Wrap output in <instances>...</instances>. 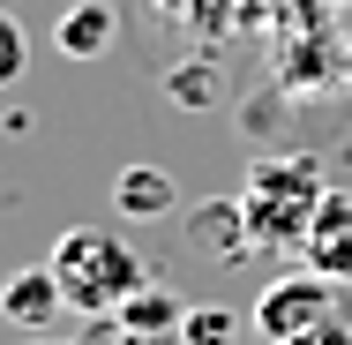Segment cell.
<instances>
[{
  "label": "cell",
  "instance_id": "obj_5",
  "mask_svg": "<svg viewBox=\"0 0 352 345\" xmlns=\"http://www.w3.org/2000/svg\"><path fill=\"white\" fill-rule=\"evenodd\" d=\"M300 255H307V271L338 278V285H352V196H322V210L307 218V240H300Z\"/></svg>",
  "mask_w": 352,
  "mask_h": 345
},
{
  "label": "cell",
  "instance_id": "obj_9",
  "mask_svg": "<svg viewBox=\"0 0 352 345\" xmlns=\"http://www.w3.org/2000/svg\"><path fill=\"white\" fill-rule=\"evenodd\" d=\"M180 345H240V315L217 308V300H203V308L180 315Z\"/></svg>",
  "mask_w": 352,
  "mask_h": 345
},
{
  "label": "cell",
  "instance_id": "obj_12",
  "mask_svg": "<svg viewBox=\"0 0 352 345\" xmlns=\"http://www.w3.org/2000/svg\"><path fill=\"white\" fill-rule=\"evenodd\" d=\"M285 345H352V308H338V315H322V323H307L300 338H285Z\"/></svg>",
  "mask_w": 352,
  "mask_h": 345
},
{
  "label": "cell",
  "instance_id": "obj_6",
  "mask_svg": "<svg viewBox=\"0 0 352 345\" xmlns=\"http://www.w3.org/2000/svg\"><path fill=\"white\" fill-rule=\"evenodd\" d=\"M180 210V188H173V173L165 165H120L113 173V218H128V225H165Z\"/></svg>",
  "mask_w": 352,
  "mask_h": 345
},
{
  "label": "cell",
  "instance_id": "obj_8",
  "mask_svg": "<svg viewBox=\"0 0 352 345\" xmlns=\"http://www.w3.org/2000/svg\"><path fill=\"white\" fill-rule=\"evenodd\" d=\"M180 315H188V308H180L165 285H150V278H142L128 300H120V331H128L135 345H157L165 331H180Z\"/></svg>",
  "mask_w": 352,
  "mask_h": 345
},
{
  "label": "cell",
  "instance_id": "obj_4",
  "mask_svg": "<svg viewBox=\"0 0 352 345\" xmlns=\"http://www.w3.org/2000/svg\"><path fill=\"white\" fill-rule=\"evenodd\" d=\"M68 308V293H60V278L53 263H30V271L0 278V315L23 331V338H38V331H53V315Z\"/></svg>",
  "mask_w": 352,
  "mask_h": 345
},
{
  "label": "cell",
  "instance_id": "obj_2",
  "mask_svg": "<svg viewBox=\"0 0 352 345\" xmlns=\"http://www.w3.org/2000/svg\"><path fill=\"white\" fill-rule=\"evenodd\" d=\"M45 263H53V278H60V293H68L75 315H120V300L150 278L142 255L113 233V225H68Z\"/></svg>",
  "mask_w": 352,
  "mask_h": 345
},
{
  "label": "cell",
  "instance_id": "obj_3",
  "mask_svg": "<svg viewBox=\"0 0 352 345\" xmlns=\"http://www.w3.org/2000/svg\"><path fill=\"white\" fill-rule=\"evenodd\" d=\"M338 308H345V285L300 263L292 278H270V285L255 293V315H248V323H255V331H263L270 345H285V338H300L307 323H322V315H338Z\"/></svg>",
  "mask_w": 352,
  "mask_h": 345
},
{
  "label": "cell",
  "instance_id": "obj_7",
  "mask_svg": "<svg viewBox=\"0 0 352 345\" xmlns=\"http://www.w3.org/2000/svg\"><path fill=\"white\" fill-rule=\"evenodd\" d=\"M53 45H60L68 61H105V53L120 45V15H113V0H75L68 15L53 23Z\"/></svg>",
  "mask_w": 352,
  "mask_h": 345
},
{
  "label": "cell",
  "instance_id": "obj_11",
  "mask_svg": "<svg viewBox=\"0 0 352 345\" xmlns=\"http://www.w3.org/2000/svg\"><path fill=\"white\" fill-rule=\"evenodd\" d=\"M165 98H180V105H210V98H217V75L203 68V61H188L180 75H165Z\"/></svg>",
  "mask_w": 352,
  "mask_h": 345
},
{
  "label": "cell",
  "instance_id": "obj_1",
  "mask_svg": "<svg viewBox=\"0 0 352 345\" xmlns=\"http://www.w3.org/2000/svg\"><path fill=\"white\" fill-rule=\"evenodd\" d=\"M322 196H330L322 158H307V150H270V158H255V173H248V188H240L248 240H255V248H292V240H307V218L322 210Z\"/></svg>",
  "mask_w": 352,
  "mask_h": 345
},
{
  "label": "cell",
  "instance_id": "obj_10",
  "mask_svg": "<svg viewBox=\"0 0 352 345\" xmlns=\"http://www.w3.org/2000/svg\"><path fill=\"white\" fill-rule=\"evenodd\" d=\"M30 68V38H23V23H15V8L0 0V90H15Z\"/></svg>",
  "mask_w": 352,
  "mask_h": 345
}]
</instances>
